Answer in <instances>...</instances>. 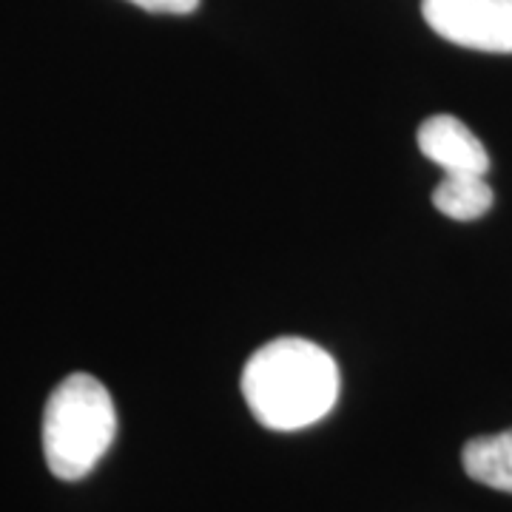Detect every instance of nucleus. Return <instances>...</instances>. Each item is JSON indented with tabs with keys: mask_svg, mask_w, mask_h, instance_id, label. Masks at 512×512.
Masks as SVG:
<instances>
[{
	"mask_svg": "<svg viewBox=\"0 0 512 512\" xmlns=\"http://www.w3.org/2000/svg\"><path fill=\"white\" fill-rule=\"evenodd\" d=\"M242 396L268 430H302L322 421L339 399V367L328 350L299 336L259 348L242 370Z\"/></svg>",
	"mask_w": 512,
	"mask_h": 512,
	"instance_id": "obj_1",
	"label": "nucleus"
},
{
	"mask_svg": "<svg viewBox=\"0 0 512 512\" xmlns=\"http://www.w3.org/2000/svg\"><path fill=\"white\" fill-rule=\"evenodd\" d=\"M117 436V410L109 390L89 373L57 384L43 410V456L63 481H80L109 453Z\"/></svg>",
	"mask_w": 512,
	"mask_h": 512,
	"instance_id": "obj_2",
	"label": "nucleus"
},
{
	"mask_svg": "<svg viewBox=\"0 0 512 512\" xmlns=\"http://www.w3.org/2000/svg\"><path fill=\"white\" fill-rule=\"evenodd\" d=\"M421 15L456 46L512 55V0H421Z\"/></svg>",
	"mask_w": 512,
	"mask_h": 512,
	"instance_id": "obj_3",
	"label": "nucleus"
},
{
	"mask_svg": "<svg viewBox=\"0 0 512 512\" xmlns=\"http://www.w3.org/2000/svg\"><path fill=\"white\" fill-rule=\"evenodd\" d=\"M421 154L444 174H484L490 171V154L470 128L453 114L427 117L419 128Z\"/></svg>",
	"mask_w": 512,
	"mask_h": 512,
	"instance_id": "obj_4",
	"label": "nucleus"
},
{
	"mask_svg": "<svg viewBox=\"0 0 512 512\" xmlns=\"http://www.w3.org/2000/svg\"><path fill=\"white\" fill-rule=\"evenodd\" d=\"M461 461L473 481L501 493H512V430L467 441Z\"/></svg>",
	"mask_w": 512,
	"mask_h": 512,
	"instance_id": "obj_5",
	"label": "nucleus"
},
{
	"mask_svg": "<svg viewBox=\"0 0 512 512\" xmlns=\"http://www.w3.org/2000/svg\"><path fill=\"white\" fill-rule=\"evenodd\" d=\"M433 205L450 220L473 222L490 211L493 188L487 185L484 174H444L433 191Z\"/></svg>",
	"mask_w": 512,
	"mask_h": 512,
	"instance_id": "obj_6",
	"label": "nucleus"
},
{
	"mask_svg": "<svg viewBox=\"0 0 512 512\" xmlns=\"http://www.w3.org/2000/svg\"><path fill=\"white\" fill-rule=\"evenodd\" d=\"M146 12H154V15H191L200 0H128Z\"/></svg>",
	"mask_w": 512,
	"mask_h": 512,
	"instance_id": "obj_7",
	"label": "nucleus"
}]
</instances>
